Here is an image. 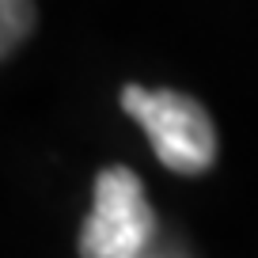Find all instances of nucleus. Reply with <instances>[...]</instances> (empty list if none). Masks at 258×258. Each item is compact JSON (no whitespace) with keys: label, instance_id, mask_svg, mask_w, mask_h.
<instances>
[{"label":"nucleus","instance_id":"nucleus-1","mask_svg":"<svg viewBox=\"0 0 258 258\" xmlns=\"http://www.w3.org/2000/svg\"><path fill=\"white\" fill-rule=\"evenodd\" d=\"M121 106L141 129L148 133L156 160L167 171L178 175H202L217 160V129L213 118L198 99L182 95V91H148L141 84L121 88Z\"/></svg>","mask_w":258,"mask_h":258},{"label":"nucleus","instance_id":"nucleus-2","mask_svg":"<svg viewBox=\"0 0 258 258\" xmlns=\"http://www.w3.org/2000/svg\"><path fill=\"white\" fill-rule=\"evenodd\" d=\"M145 186L129 167H106L95 178V202L80 232L84 258H137L152 235Z\"/></svg>","mask_w":258,"mask_h":258},{"label":"nucleus","instance_id":"nucleus-3","mask_svg":"<svg viewBox=\"0 0 258 258\" xmlns=\"http://www.w3.org/2000/svg\"><path fill=\"white\" fill-rule=\"evenodd\" d=\"M34 31V0H0V49L12 57Z\"/></svg>","mask_w":258,"mask_h":258}]
</instances>
